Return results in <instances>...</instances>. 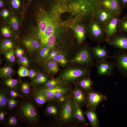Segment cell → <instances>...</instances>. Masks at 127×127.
Returning a JSON list of instances; mask_svg holds the SVG:
<instances>
[{
  "label": "cell",
  "instance_id": "6da1fadb",
  "mask_svg": "<svg viewBox=\"0 0 127 127\" xmlns=\"http://www.w3.org/2000/svg\"><path fill=\"white\" fill-rule=\"evenodd\" d=\"M19 99L18 103L13 111L20 122L28 127H41L39 108L31 97H23Z\"/></svg>",
  "mask_w": 127,
  "mask_h": 127
},
{
  "label": "cell",
  "instance_id": "7a4b0ae2",
  "mask_svg": "<svg viewBox=\"0 0 127 127\" xmlns=\"http://www.w3.org/2000/svg\"><path fill=\"white\" fill-rule=\"evenodd\" d=\"M74 103L72 97L60 104V110L53 121L48 120L42 124V126L48 127H77L75 119Z\"/></svg>",
  "mask_w": 127,
  "mask_h": 127
},
{
  "label": "cell",
  "instance_id": "3957f363",
  "mask_svg": "<svg viewBox=\"0 0 127 127\" xmlns=\"http://www.w3.org/2000/svg\"><path fill=\"white\" fill-rule=\"evenodd\" d=\"M38 87L47 98L49 102H54L60 104L72 97L73 88L70 84L61 83L51 90L45 88L41 86Z\"/></svg>",
  "mask_w": 127,
  "mask_h": 127
},
{
  "label": "cell",
  "instance_id": "277c9868",
  "mask_svg": "<svg viewBox=\"0 0 127 127\" xmlns=\"http://www.w3.org/2000/svg\"><path fill=\"white\" fill-rule=\"evenodd\" d=\"M91 73V71L89 68L81 67L71 68L62 72L57 78L63 83L75 84L81 79L90 76Z\"/></svg>",
  "mask_w": 127,
  "mask_h": 127
},
{
  "label": "cell",
  "instance_id": "5b68a950",
  "mask_svg": "<svg viewBox=\"0 0 127 127\" xmlns=\"http://www.w3.org/2000/svg\"><path fill=\"white\" fill-rule=\"evenodd\" d=\"M95 61L91 47L85 45L81 48L71 61L81 65L83 67L89 68L96 66Z\"/></svg>",
  "mask_w": 127,
  "mask_h": 127
},
{
  "label": "cell",
  "instance_id": "8992f818",
  "mask_svg": "<svg viewBox=\"0 0 127 127\" xmlns=\"http://www.w3.org/2000/svg\"><path fill=\"white\" fill-rule=\"evenodd\" d=\"M112 57L118 71L124 77L127 78V51L115 50Z\"/></svg>",
  "mask_w": 127,
  "mask_h": 127
},
{
  "label": "cell",
  "instance_id": "52a82bcc",
  "mask_svg": "<svg viewBox=\"0 0 127 127\" xmlns=\"http://www.w3.org/2000/svg\"><path fill=\"white\" fill-rule=\"evenodd\" d=\"M88 26V32L89 36L98 43L105 41L106 36L103 27L93 16Z\"/></svg>",
  "mask_w": 127,
  "mask_h": 127
},
{
  "label": "cell",
  "instance_id": "ba28073f",
  "mask_svg": "<svg viewBox=\"0 0 127 127\" xmlns=\"http://www.w3.org/2000/svg\"><path fill=\"white\" fill-rule=\"evenodd\" d=\"M107 100L106 95L92 90L87 93L85 106L87 108L96 110L101 102Z\"/></svg>",
  "mask_w": 127,
  "mask_h": 127
},
{
  "label": "cell",
  "instance_id": "9c48e42d",
  "mask_svg": "<svg viewBox=\"0 0 127 127\" xmlns=\"http://www.w3.org/2000/svg\"><path fill=\"white\" fill-rule=\"evenodd\" d=\"M106 42L116 48L127 51V33L118 31Z\"/></svg>",
  "mask_w": 127,
  "mask_h": 127
},
{
  "label": "cell",
  "instance_id": "30bf717a",
  "mask_svg": "<svg viewBox=\"0 0 127 127\" xmlns=\"http://www.w3.org/2000/svg\"><path fill=\"white\" fill-rule=\"evenodd\" d=\"M92 14L96 20L103 27L115 15L100 4L95 7Z\"/></svg>",
  "mask_w": 127,
  "mask_h": 127
},
{
  "label": "cell",
  "instance_id": "8fae6325",
  "mask_svg": "<svg viewBox=\"0 0 127 127\" xmlns=\"http://www.w3.org/2000/svg\"><path fill=\"white\" fill-rule=\"evenodd\" d=\"M120 16L115 15L103 26L106 35L105 42L115 34L118 31L120 19Z\"/></svg>",
  "mask_w": 127,
  "mask_h": 127
},
{
  "label": "cell",
  "instance_id": "7c38bea8",
  "mask_svg": "<svg viewBox=\"0 0 127 127\" xmlns=\"http://www.w3.org/2000/svg\"><path fill=\"white\" fill-rule=\"evenodd\" d=\"M96 66L97 73L100 76H109L114 73L115 67L113 61L106 60L97 62Z\"/></svg>",
  "mask_w": 127,
  "mask_h": 127
},
{
  "label": "cell",
  "instance_id": "4fadbf2b",
  "mask_svg": "<svg viewBox=\"0 0 127 127\" xmlns=\"http://www.w3.org/2000/svg\"><path fill=\"white\" fill-rule=\"evenodd\" d=\"M91 50L95 60L98 62L112 58L105 46H102L98 43L96 46L91 47Z\"/></svg>",
  "mask_w": 127,
  "mask_h": 127
},
{
  "label": "cell",
  "instance_id": "5bb4252c",
  "mask_svg": "<svg viewBox=\"0 0 127 127\" xmlns=\"http://www.w3.org/2000/svg\"><path fill=\"white\" fill-rule=\"evenodd\" d=\"M74 85L72 95V99L74 103L81 107L85 106L87 93L78 85Z\"/></svg>",
  "mask_w": 127,
  "mask_h": 127
},
{
  "label": "cell",
  "instance_id": "9a60e30c",
  "mask_svg": "<svg viewBox=\"0 0 127 127\" xmlns=\"http://www.w3.org/2000/svg\"><path fill=\"white\" fill-rule=\"evenodd\" d=\"M100 4L115 15L120 16L122 9L119 0H101Z\"/></svg>",
  "mask_w": 127,
  "mask_h": 127
},
{
  "label": "cell",
  "instance_id": "2e32d148",
  "mask_svg": "<svg viewBox=\"0 0 127 127\" xmlns=\"http://www.w3.org/2000/svg\"><path fill=\"white\" fill-rule=\"evenodd\" d=\"M30 96L39 108L49 102L47 98L38 86H33Z\"/></svg>",
  "mask_w": 127,
  "mask_h": 127
},
{
  "label": "cell",
  "instance_id": "e0dca14e",
  "mask_svg": "<svg viewBox=\"0 0 127 127\" xmlns=\"http://www.w3.org/2000/svg\"><path fill=\"white\" fill-rule=\"evenodd\" d=\"M60 108V104L55 102L49 101L45 107L44 115L47 116L52 117L54 119L59 114Z\"/></svg>",
  "mask_w": 127,
  "mask_h": 127
},
{
  "label": "cell",
  "instance_id": "ac0fdd59",
  "mask_svg": "<svg viewBox=\"0 0 127 127\" xmlns=\"http://www.w3.org/2000/svg\"><path fill=\"white\" fill-rule=\"evenodd\" d=\"M75 119L77 127H86L87 123L81 107L74 103Z\"/></svg>",
  "mask_w": 127,
  "mask_h": 127
},
{
  "label": "cell",
  "instance_id": "d6986e66",
  "mask_svg": "<svg viewBox=\"0 0 127 127\" xmlns=\"http://www.w3.org/2000/svg\"><path fill=\"white\" fill-rule=\"evenodd\" d=\"M56 27L51 19L49 18L47 25L45 31L40 38L41 44L45 45L48 38L54 34Z\"/></svg>",
  "mask_w": 127,
  "mask_h": 127
},
{
  "label": "cell",
  "instance_id": "ffe728a7",
  "mask_svg": "<svg viewBox=\"0 0 127 127\" xmlns=\"http://www.w3.org/2000/svg\"><path fill=\"white\" fill-rule=\"evenodd\" d=\"M20 122L18 116L12 111L8 112L3 126L6 127H16L19 126Z\"/></svg>",
  "mask_w": 127,
  "mask_h": 127
},
{
  "label": "cell",
  "instance_id": "44dd1931",
  "mask_svg": "<svg viewBox=\"0 0 127 127\" xmlns=\"http://www.w3.org/2000/svg\"><path fill=\"white\" fill-rule=\"evenodd\" d=\"M83 112L87 116L92 127H99V122L96 110L87 108L86 111H83Z\"/></svg>",
  "mask_w": 127,
  "mask_h": 127
},
{
  "label": "cell",
  "instance_id": "7402d4cb",
  "mask_svg": "<svg viewBox=\"0 0 127 127\" xmlns=\"http://www.w3.org/2000/svg\"><path fill=\"white\" fill-rule=\"evenodd\" d=\"M30 83L26 81H20L18 87V91L23 97L30 96L32 87Z\"/></svg>",
  "mask_w": 127,
  "mask_h": 127
},
{
  "label": "cell",
  "instance_id": "603a6c76",
  "mask_svg": "<svg viewBox=\"0 0 127 127\" xmlns=\"http://www.w3.org/2000/svg\"><path fill=\"white\" fill-rule=\"evenodd\" d=\"M24 45L30 52H32L40 47L39 42L36 39L31 37L26 38L23 40Z\"/></svg>",
  "mask_w": 127,
  "mask_h": 127
},
{
  "label": "cell",
  "instance_id": "cb8c5ba5",
  "mask_svg": "<svg viewBox=\"0 0 127 127\" xmlns=\"http://www.w3.org/2000/svg\"><path fill=\"white\" fill-rule=\"evenodd\" d=\"M74 31L78 43L79 44L83 43L86 38L87 28L83 25L79 24L75 27Z\"/></svg>",
  "mask_w": 127,
  "mask_h": 127
},
{
  "label": "cell",
  "instance_id": "d4e9b609",
  "mask_svg": "<svg viewBox=\"0 0 127 127\" xmlns=\"http://www.w3.org/2000/svg\"><path fill=\"white\" fill-rule=\"evenodd\" d=\"M74 84L78 85L87 93L93 89L92 87L93 82L91 79L90 76L81 79Z\"/></svg>",
  "mask_w": 127,
  "mask_h": 127
},
{
  "label": "cell",
  "instance_id": "484cf974",
  "mask_svg": "<svg viewBox=\"0 0 127 127\" xmlns=\"http://www.w3.org/2000/svg\"><path fill=\"white\" fill-rule=\"evenodd\" d=\"M49 80L47 75L42 72H38L36 77L31 80L30 83L33 86H42Z\"/></svg>",
  "mask_w": 127,
  "mask_h": 127
},
{
  "label": "cell",
  "instance_id": "4316f807",
  "mask_svg": "<svg viewBox=\"0 0 127 127\" xmlns=\"http://www.w3.org/2000/svg\"><path fill=\"white\" fill-rule=\"evenodd\" d=\"M2 79V86L5 88H11L18 90V87L20 80L13 79L11 77Z\"/></svg>",
  "mask_w": 127,
  "mask_h": 127
},
{
  "label": "cell",
  "instance_id": "83f0119b",
  "mask_svg": "<svg viewBox=\"0 0 127 127\" xmlns=\"http://www.w3.org/2000/svg\"><path fill=\"white\" fill-rule=\"evenodd\" d=\"M8 98L4 88L1 86L0 88V110H7L6 106Z\"/></svg>",
  "mask_w": 127,
  "mask_h": 127
},
{
  "label": "cell",
  "instance_id": "f1b7e54d",
  "mask_svg": "<svg viewBox=\"0 0 127 127\" xmlns=\"http://www.w3.org/2000/svg\"><path fill=\"white\" fill-rule=\"evenodd\" d=\"M15 74V71L11 65L2 68L0 70V77L2 79L11 77Z\"/></svg>",
  "mask_w": 127,
  "mask_h": 127
},
{
  "label": "cell",
  "instance_id": "f546056e",
  "mask_svg": "<svg viewBox=\"0 0 127 127\" xmlns=\"http://www.w3.org/2000/svg\"><path fill=\"white\" fill-rule=\"evenodd\" d=\"M49 18L47 17H43L40 21L38 24V34L40 38L46 30Z\"/></svg>",
  "mask_w": 127,
  "mask_h": 127
},
{
  "label": "cell",
  "instance_id": "4dcf8cb0",
  "mask_svg": "<svg viewBox=\"0 0 127 127\" xmlns=\"http://www.w3.org/2000/svg\"><path fill=\"white\" fill-rule=\"evenodd\" d=\"M61 82L57 78L49 79L41 86L43 88L48 90H52L60 84Z\"/></svg>",
  "mask_w": 127,
  "mask_h": 127
},
{
  "label": "cell",
  "instance_id": "1f68e13d",
  "mask_svg": "<svg viewBox=\"0 0 127 127\" xmlns=\"http://www.w3.org/2000/svg\"><path fill=\"white\" fill-rule=\"evenodd\" d=\"M7 2L10 7L16 10L20 8L24 4V0H7Z\"/></svg>",
  "mask_w": 127,
  "mask_h": 127
},
{
  "label": "cell",
  "instance_id": "d6a6232c",
  "mask_svg": "<svg viewBox=\"0 0 127 127\" xmlns=\"http://www.w3.org/2000/svg\"><path fill=\"white\" fill-rule=\"evenodd\" d=\"M14 45V43L11 40L5 39L3 40L0 44L1 50L5 52L7 50L12 49Z\"/></svg>",
  "mask_w": 127,
  "mask_h": 127
},
{
  "label": "cell",
  "instance_id": "836d02e7",
  "mask_svg": "<svg viewBox=\"0 0 127 127\" xmlns=\"http://www.w3.org/2000/svg\"><path fill=\"white\" fill-rule=\"evenodd\" d=\"M4 88L9 97L16 99L23 97L20 94L18 90L11 88Z\"/></svg>",
  "mask_w": 127,
  "mask_h": 127
},
{
  "label": "cell",
  "instance_id": "e575fe53",
  "mask_svg": "<svg viewBox=\"0 0 127 127\" xmlns=\"http://www.w3.org/2000/svg\"><path fill=\"white\" fill-rule=\"evenodd\" d=\"M50 48L45 46L42 48L39 52L38 58L40 60H44L48 59Z\"/></svg>",
  "mask_w": 127,
  "mask_h": 127
},
{
  "label": "cell",
  "instance_id": "d590c367",
  "mask_svg": "<svg viewBox=\"0 0 127 127\" xmlns=\"http://www.w3.org/2000/svg\"><path fill=\"white\" fill-rule=\"evenodd\" d=\"M4 52L5 58L8 61L11 63L15 61V58L14 52L12 49L7 50Z\"/></svg>",
  "mask_w": 127,
  "mask_h": 127
},
{
  "label": "cell",
  "instance_id": "8d00e7d4",
  "mask_svg": "<svg viewBox=\"0 0 127 127\" xmlns=\"http://www.w3.org/2000/svg\"><path fill=\"white\" fill-rule=\"evenodd\" d=\"M8 24L10 25L12 28L15 30H17L19 28V24L17 18L15 16L10 17L8 21Z\"/></svg>",
  "mask_w": 127,
  "mask_h": 127
},
{
  "label": "cell",
  "instance_id": "74e56055",
  "mask_svg": "<svg viewBox=\"0 0 127 127\" xmlns=\"http://www.w3.org/2000/svg\"><path fill=\"white\" fill-rule=\"evenodd\" d=\"M119 31L127 33V18H123L119 22Z\"/></svg>",
  "mask_w": 127,
  "mask_h": 127
},
{
  "label": "cell",
  "instance_id": "f35d334b",
  "mask_svg": "<svg viewBox=\"0 0 127 127\" xmlns=\"http://www.w3.org/2000/svg\"><path fill=\"white\" fill-rule=\"evenodd\" d=\"M29 73V70L27 67L23 66L20 67L17 72L19 76L22 77H28Z\"/></svg>",
  "mask_w": 127,
  "mask_h": 127
},
{
  "label": "cell",
  "instance_id": "ab89813d",
  "mask_svg": "<svg viewBox=\"0 0 127 127\" xmlns=\"http://www.w3.org/2000/svg\"><path fill=\"white\" fill-rule=\"evenodd\" d=\"M56 40V37L54 34L48 38L44 45L50 49L54 47Z\"/></svg>",
  "mask_w": 127,
  "mask_h": 127
},
{
  "label": "cell",
  "instance_id": "60d3db41",
  "mask_svg": "<svg viewBox=\"0 0 127 127\" xmlns=\"http://www.w3.org/2000/svg\"><path fill=\"white\" fill-rule=\"evenodd\" d=\"M47 66L50 72V75H54L57 74L58 71L56 69L51 60H50L48 62Z\"/></svg>",
  "mask_w": 127,
  "mask_h": 127
},
{
  "label": "cell",
  "instance_id": "b9f144b4",
  "mask_svg": "<svg viewBox=\"0 0 127 127\" xmlns=\"http://www.w3.org/2000/svg\"><path fill=\"white\" fill-rule=\"evenodd\" d=\"M56 61L62 65H65L67 62L64 55L60 53H58Z\"/></svg>",
  "mask_w": 127,
  "mask_h": 127
},
{
  "label": "cell",
  "instance_id": "7bdbcfd3",
  "mask_svg": "<svg viewBox=\"0 0 127 127\" xmlns=\"http://www.w3.org/2000/svg\"><path fill=\"white\" fill-rule=\"evenodd\" d=\"M18 63L22 66L27 67L29 65V61L26 57L23 56L19 59Z\"/></svg>",
  "mask_w": 127,
  "mask_h": 127
},
{
  "label": "cell",
  "instance_id": "ee69618b",
  "mask_svg": "<svg viewBox=\"0 0 127 127\" xmlns=\"http://www.w3.org/2000/svg\"><path fill=\"white\" fill-rule=\"evenodd\" d=\"M2 35L5 37L8 38L11 36L12 33L10 30L7 27H3L1 29Z\"/></svg>",
  "mask_w": 127,
  "mask_h": 127
},
{
  "label": "cell",
  "instance_id": "f6af8a7d",
  "mask_svg": "<svg viewBox=\"0 0 127 127\" xmlns=\"http://www.w3.org/2000/svg\"><path fill=\"white\" fill-rule=\"evenodd\" d=\"M6 110L5 109L0 110V123L3 125L6 119L5 115L7 113Z\"/></svg>",
  "mask_w": 127,
  "mask_h": 127
},
{
  "label": "cell",
  "instance_id": "bcb514c9",
  "mask_svg": "<svg viewBox=\"0 0 127 127\" xmlns=\"http://www.w3.org/2000/svg\"><path fill=\"white\" fill-rule=\"evenodd\" d=\"M9 14V12L8 10L6 9H4L0 12V15L4 18H7Z\"/></svg>",
  "mask_w": 127,
  "mask_h": 127
},
{
  "label": "cell",
  "instance_id": "7dc6e473",
  "mask_svg": "<svg viewBox=\"0 0 127 127\" xmlns=\"http://www.w3.org/2000/svg\"><path fill=\"white\" fill-rule=\"evenodd\" d=\"M38 73L33 70L31 69L29 70L28 77L32 80L36 77Z\"/></svg>",
  "mask_w": 127,
  "mask_h": 127
},
{
  "label": "cell",
  "instance_id": "c3c4849f",
  "mask_svg": "<svg viewBox=\"0 0 127 127\" xmlns=\"http://www.w3.org/2000/svg\"><path fill=\"white\" fill-rule=\"evenodd\" d=\"M122 8H127V0H119Z\"/></svg>",
  "mask_w": 127,
  "mask_h": 127
},
{
  "label": "cell",
  "instance_id": "681fc988",
  "mask_svg": "<svg viewBox=\"0 0 127 127\" xmlns=\"http://www.w3.org/2000/svg\"><path fill=\"white\" fill-rule=\"evenodd\" d=\"M57 52H58L56 50H52L50 52H49L48 59L50 60H52L55 55Z\"/></svg>",
  "mask_w": 127,
  "mask_h": 127
},
{
  "label": "cell",
  "instance_id": "f907efd6",
  "mask_svg": "<svg viewBox=\"0 0 127 127\" xmlns=\"http://www.w3.org/2000/svg\"><path fill=\"white\" fill-rule=\"evenodd\" d=\"M15 54L17 58L19 59L23 56V55L21 54L19 51L18 48H16L15 51Z\"/></svg>",
  "mask_w": 127,
  "mask_h": 127
},
{
  "label": "cell",
  "instance_id": "816d5d0a",
  "mask_svg": "<svg viewBox=\"0 0 127 127\" xmlns=\"http://www.w3.org/2000/svg\"><path fill=\"white\" fill-rule=\"evenodd\" d=\"M7 4V0H0V8H1Z\"/></svg>",
  "mask_w": 127,
  "mask_h": 127
},
{
  "label": "cell",
  "instance_id": "f5cc1de1",
  "mask_svg": "<svg viewBox=\"0 0 127 127\" xmlns=\"http://www.w3.org/2000/svg\"><path fill=\"white\" fill-rule=\"evenodd\" d=\"M33 0H24V5L26 7L29 6L30 4Z\"/></svg>",
  "mask_w": 127,
  "mask_h": 127
},
{
  "label": "cell",
  "instance_id": "db71d44e",
  "mask_svg": "<svg viewBox=\"0 0 127 127\" xmlns=\"http://www.w3.org/2000/svg\"><path fill=\"white\" fill-rule=\"evenodd\" d=\"M58 53L57 52L54 56L52 59L53 60L56 61Z\"/></svg>",
  "mask_w": 127,
  "mask_h": 127
},
{
  "label": "cell",
  "instance_id": "11a10c76",
  "mask_svg": "<svg viewBox=\"0 0 127 127\" xmlns=\"http://www.w3.org/2000/svg\"><path fill=\"white\" fill-rule=\"evenodd\" d=\"M18 49L20 53L21 54H22L23 55L24 54V51L23 49L18 48Z\"/></svg>",
  "mask_w": 127,
  "mask_h": 127
},
{
  "label": "cell",
  "instance_id": "9f6ffc18",
  "mask_svg": "<svg viewBox=\"0 0 127 127\" xmlns=\"http://www.w3.org/2000/svg\"><path fill=\"white\" fill-rule=\"evenodd\" d=\"M123 18H127V14Z\"/></svg>",
  "mask_w": 127,
  "mask_h": 127
},
{
  "label": "cell",
  "instance_id": "6f0895ef",
  "mask_svg": "<svg viewBox=\"0 0 127 127\" xmlns=\"http://www.w3.org/2000/svg\"><path fill=\"white\" fill-rule=\"evenodd\" d=\"M64 2L66 3L67 1L68 0H62Z\"/></svg>",
  "mask_w": 127,
  "mask_h": 127
}]
</instances>
